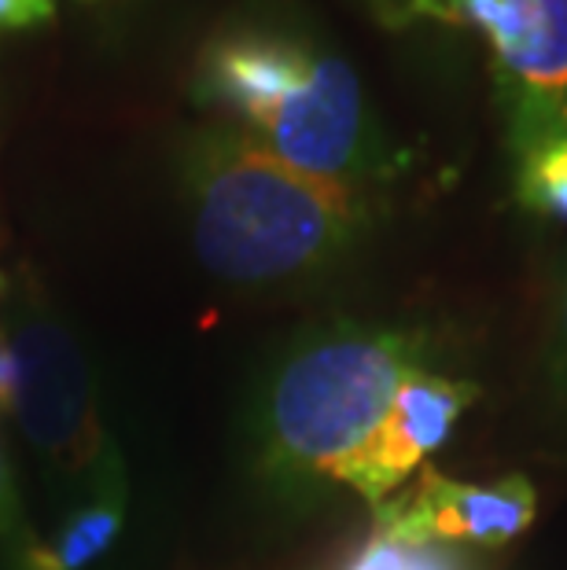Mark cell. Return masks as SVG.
I'll return each mask as SVG.
<instances>
[{"instance_id": "16", "label": "cell", "mask_w": 567, "mask_h": 570, "mask_svg": "<svg viewBox=\"0 0 567 570\" xmlns=\"http://www.w3.org/2000/svg\"><path fill=\"white\" fill-rule=\"evenodd\" d=\"M81 4H111V0H81Z\"/></svg>"}, {"instance_id": "1", "label": "cell", "mask_w": 567, "mask_h": 570, "mask_svg": "<svg viewBox=\"0 0 567 570\" xmlns=\"http://www.w3.org/2000/svg\"><path fill=\"white\" fill-rule=\"evenodd\" d=\"M431 365L439 346L424 327L332 321L295 335L251 397V475L284 504L354 490L398 391Z\"/></svg>"}, {"instance_id": "10", "label": "cell", "mask_w": 567, "mask_h": 570, "mask_svg": "<svg viewBox=\"0 0 567 570\" xmlns=\"http://www.w3.org/2000/svg\"><path fill=\"white\" fill-rule=\"evenodd\" d=\"M516 199L527 214L567 222V144L516 163Z\"/></svg>"}, {"instance_id": "11", "label": "cell", "mask_w": 567, "mask_h": 570, "mask_svg": "<svg viewBox=\"0 0 567 570\" xmlns=\"http://www.w3.org/2000/svg\"><path fill=\"white\" fill-rule=\"evenodd\" d=\"M372 19L388 30H409L417 22H450V27H487L498 0H365Z\"/></svg>"}, {"instance_id": "9", "label": "cell", "mask_w": 567, "mask_h": 570, "mask_svg": "<svg viewBox=\"0 0 567 570\" xmlns=\"http://www.w3.org/2000/svg\"><path fill=\"white\" fill-rule=\"evenodd\" d=\"M343 570H476V563L450 544H413L372 527L369 541Z\"/></svg>"}, {"instance_id": "5", "label": "cell", "mask_w": 567, "mask_h": 570, "mask_svg": "<svg viewBox=\"0 0 567 570\" xmlns=\"http://www.w3.org/2000/svg\"><path fill=\"white\" fill-rule=\"evenodd\" d=\"M482 33L512 166L567 144V0H498Z\"/></svg>"}, {"instance_id": "13", "label": "cell", "mask_w": 567, "mask_h": 570, "mask_svg": "<svg viewBox=\"0 0 567 570\" xmlns=\"http://www.w3.org/2000/svg\"><path fill=\"white\" fill-rule=\"evenodd\" d=\"M30 533L27 515H22V501H19V487H16V471H11L8 449L0 442V541L19 544Z\"/></svg>"}, {"instance_id": "8", "label": "cell", "mask_w": 567, "mask_h": 570, "mask_svg": "<svg viewBox=\"0 0 567 570\" xmlns=\"http://www.w3.org/2000/svg\"><path fill=\"white\" fill-rule=\"evenodd\" d=\"M126 523V497H96L63 515L52 533H27L11 544V570H86L111 549Z\"/></svg>"}, {"instance_id": "4", "label": "cell", "mask_w": 567, "mask_h": 570, "mask_svg": "<svg viewBox=\"0 0 567 570\" xmlns=\"http://www.w3.org/2000/svg\"><path fill=\"white\" fill-rule=\"evenodd\" d=\"M16 350V391L8 420L19 423L52 487L67 501L126 497L123 449L111 439L89 357L67 324L41 302H22L8 324Z\"/></svg>"}, {"instance_id": "17", "label": "cell", "mask_w": 567, "mask_h": 570, "mask_svg": "<svg viewBox=\"0 0 567 570\" xmlns=\"http://www.w3.org/2000/svg\"><path fill=\"white\" fill-rule=\"evenodd\" d=\"M0 295H4V276H0Z\"/></svg>"}, {"instance_id": "6", "label": "cell", "mask_w": 567, "mask_h": 570, "mask_svg": "<svg viewBox=\"0 0 567 570\" xmlns=\"http://www.w3.org/2000/svg\"><path fill=\"white\" fill-rule=\"evenodd\" d=\"M372 512V527L413 544H505L535 523L538 493L524 475L457 482L428 471L413 490L394 493Z\"/></svg>"}, {"instance_id": "2", "label": "cell", "mask_w": 567, "mask_h": 570, "mask_svg": "<svg viewBox=\"0 0 567 570\" xmlns=\"http://www.w3.org/2000/svg\"><path fill=\"white\" fill-rule=\"evenodd\" d=\"M177 169L199 262L239 287L340 269L377 225L372 188L303 174L218 122L188 132Z\"/></svg>"}, {"instance_id": "12", "label": "cell", "mask_w": 567, "mask_h": 570, "mask_svg": "<svg viewBox=\"0 0 567 570\" xmlns=\"http://www.w3.org/2000/svg\"><path fill=\"white\" fill-rule=\"evenodd\" d=\"M541 386H546L549 402L567 416V265L557 281L553 295L546 346H541Z\"/></svg>"}, {"instance_id": "15", "label": "cell", "mask_w": 567, "mask_h": 570, "mask_svg": "<svg viewBox=\"0 0 567 570\" xmlns=\"http://www.w3.org/2000/svg\"><path fill=\"white\" fill-rule=\"evenodd\" d=\"M33 4H41V8H48V11H56V0H33Z\"/></svg>"}, {"instance_id": "14", "label": "cell", "mask_w": 567, "mask_h": 570, "mask_svg": "<svg viewBox=\"0 0 567 570\" xmlns=\"http://www.w3.org/2000/svg\"><path fill=\"white\" fill-rule=\"evenodd\" d=\"M52 16H56V11L33 4V0H0V33L38 27V22L52 19Z\"/></svg>"}, {"instance_id": "3", "label": "cell", "mask_w": 567, "mask_h": 570, "mask_svg": "<svg viewBox=\"0 0 567 570\" xmlns=\"http://www.w3.org/2000/svg\"><path fill=\"white\" fill-rule=\"evenodd\" d=\"M192 96L211 122L303 174L372 188L394 166L350 63L299 30L236 22L214 33L196 59Z\"/></svg>"}, {"instance_id": "7", "label": "cell", "mask_w": 567, "mask_h": 570, "mask_svg": "<svg viewBox=\"0 0 567 570\" xmlns=\"http://www.w3.org/2000/svg\"><path fill=\"white\" fill-rule=\"evenodd\" d=\"M476 397L479 386L446 372V365H431L409 375L405 386L398 391L388 428L365 456L350 493H358L369 508L391 501L402 490V482L424 464V456L450 439L457 420L465 416V409Z\"/></svg>"}]
</instances>
